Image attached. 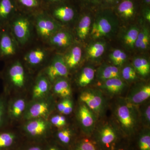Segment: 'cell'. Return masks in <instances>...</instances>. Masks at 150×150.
<instances>
[{"mask_svg": "<svg viewBox=\"0 0 150 150\" xmlns=\"http://www.w3.org/2000/svg\"><path fill=\"white\" fill-rule=\"evenodd\" d=\"M49 82L44 77H41L36 83L33 91V97L34 99L40 98L44 96L49 89Z\"/></svg>", "mask_w": 150, "mask_h": 150, "instance_id": "83f0119b", "label": "cell"}, {"mask_svg": "<svg viewBox=\"0 0 150 150\" xmlns=\"http://www.w3.org/2000/svg\"><path fill=\"white\" fill-rule=\"evenodd\" d=\"M133 67L137 73L142 77H146L149 74L150 63L146 58L139 57L135 58L133 61Z\"/></svg>", "mask_w": 150, "mask_h": 150, "instance_id": "cb8c5ba5", "label": "cell"}, {"mask_svg": "<svg viewBox=\"0 0 150 150\" xmlns=\"http://www.w3.org/2000/svg\"><path fill=\"white\" fill-rule=\"evenodd\" d=\"M57 108L59 112L64 115H69L72 112L73 103L72 100L68 98H65L57 105Z\"/></svg>", "mask_w": 150, "mask_h": 150, "instance_id": "74e56055", "label": "cell"}, {"mask_svg": "<svg viewBox=\"0 0 150 150\" xmlns=\"http://www.w3.org/2000/svg\"><path fill=\"white\" fill-rule=\"evenodd\" d=\"M54 16L56 18L64 22L72 20L75 16V12L71 8L63 6L57 8L54 12Z\"/></svg>", "mask_w": 150, "mask_h": 150, "instance_id": "4316f807", "label": "cell"}, {"mask_svg": "<svg viewBox=\"0 0 150 150\" xmlns=\"http://www.w3.org/2000/svg\"><path fill=\"white\" fill-rule=\"evenodd\" d=\"M118 22L114 14L110 11L99 13L92 25L91 35L94 39L108 37L117 30Z\"/></svg>", "mask_w": 150, "mask_h": 150, "instance_id": "7a4b0ae2", "label": "cell"}, {"mask_svg": "<svg viewBox=\"0 0 150 150\" xmlns=\"http://www.w3.org/2000/svg\"><path fill=\"white\" fill-rule=\"evenodd\" d=\"M16 49L12 38L8 31L1 30L0 58L5 59L16 54Z\"/></svg>", "mask_w": 150, "mask_h": 150, "instance_id": "8fae6325", "label": "cell"}, {"mask_svg": "<svg viewBox=\"0 0 150 150\" xmlns=\"http://www.w3.org/2000/svg\"><path fill=\"white\" fill-rule=\"evenodd\" d=\"M86 1L90 2L96 3L98 1V0H84Z\"/></svg>", "mask_w": 150, "mask_h": 150, "instance_id": "7dc6e473", "label": "cell"}, {"mask_svg": "<svg viewBox=\"0 0 150 150\" xmlns=\"http://www.w3.org/2000/svg\"><path fill=\"white\" fill-rule=\"evenodd\" d=\"M114 115L122 135L127 138L134 136L141 121L137 106L129 103L125 98H118L115 104Z\"/></svg>", "mask_w": 150, "mask_h": 150, "instance_id": "6da1fadb", "label": "cell"}, {"mask_svg": "<svg viewBox=\"0 0 150 150\" xmlns=\"http://www.w3.org/2000/svg\"><path fill=\"white\" fill-rule=\"evenodd\" d=\"M116 10L119 16L125 19H129L134 16L136 10L132 0H123L118 5Z\"/></svg>", "mask_w": 150, "mask_h": 150, "instance_id": "ac0fdd59", "label": "cell"}, {"mask_svg": "<svg viewBox=\"0 0 150 150\" xmlns=\"http://www.w3.org/2000/svg\"><path fill=\"white\" fill-rule=\"evenodd\" d=\"M36 28L40 36L44 38H50L60 30L61 25L54 20L40 16L36 19Z\"/></svg>", "mask_w": 150, "mask_h": 150, "instance_id": "8992f818", "label": "cell"}, {"mask_svg": "<svg viewBox=\"0 0 150 150\" xmlns=\"http://www.w3.org/2000/svg\"><path fill=\"white\" fill-rule=\"evenodd\" d=\"M51 122L56 127H62L67 124V119L64 115H56L51 118Z\"/></svg>", "mask_w": 150, "mask_h": 150, "instance_id": "ab89813d", "label": "cell"}, {"mask_svg": "<svg viewBox=\"0 0 150 150\" xmlns=\"http://www.w3.org/2000/svg\"><path fill=\"white\" fill-rule=\"evenodd\" d=\"M106 44L103 41H97L89 45L86 48L88 58L91 59H98L104 54Z\"/></svg>", "mask_w": 150, "mask_h": 150, "instance_id": "7402d4cb", "label": "cell"}, {"mask_svg": "<svg viewBox=\"0 0 150 150\" xmlns=\"http://www.w3.org/2000/svg\"><path fill=\"white\" fill-rule=\"evenodd\" d=\"M137 144L139 150H150V132L149 128H145L140 132L137 137Z\"/></svg>", "mask_w": 150, "mask_h": 150, "instance_id": "d6a6232c", "label": "cell"}, {"mask_svg": "<svg viewBox=\"0 0 150 150\" xmlns=\"http://www.w3.org/2000/svg\"><path fill=\"white\" fill-rule=\"evenodd\" d=\"M100 88L110 95L121 93L126 87V84L121 77L114 78L101 82Z\"/></svg>", "mask_w": 150, "mask_h": 150, "instance_id": "7c38bea8", "label": "cell"}, {"mask_svg": "<svg viewBox=\"0 0 150 150\" xmlns=\"http://www.w3.org/2000/svg\"><path fill=\"white\" fill-rule=\"evenodd\" d=\"M96 76L101 82L112 78L121 77V71L118 67L114 65L105 64L98 68Z\"/></svg>", "mask_w": 150, "mask_h": 150, "instance_id": "4fadbf2b", "label": "cell"}, {"mask_svg": "<svg viewBox=\"0 0 150 150\" xmlns=\"http://www.w3.org/2000/svg\"><path fill=\"white\" fill-rule=\"evenodd\" d=\"M51 45L58 47H66L70 46L73 41L71 33L67 31L59 30L49 38Z\"/></svg>", "mask_w": 150, "mask_h": 150, "instance_id": "2e32d148", "label": "cell"}, {"mask_svg": "<svg viewBox=\"0 0 150 150\" xmlns=\"http://www.w3.org/2000/svg\"><path fill=\"white\" fill-rule=\"evenodd\" d=\"M95 75L94 69L91 66L84 67L79 76L78 83L81 87H85L93 80Z\"/></svg>", "mask_w": 150, "mask_h": 150, "instance_id": "603a6c76", "label": "cell"}, {"mask_svg": "<svg viewBox=\"0 0 150 150\" xmlns=\"http://www.w3.org/2000/svg\"><path fill=\"white\" fill-rule=\"evenodd\" d=\"M54 92L59 96L67 98L71 96V89L69 82L64 78H58L54 85Z\"/></svg>", "mask_w": 150, "mask_h": 150, "instance_id": "44dd1931", "label": "cell"}, {"mask_svg": "<svg viewBox=\"0 0 150 150\" xmlns=\"http://www.w3.org/2000/svg\"><path fill=\"white\" fill-rule=\"evenodd\" d=\"M80 100L89 108L97 117L102 116L106 108V100L101 91L93 88L85 89L79 96Z\"/></svg>", "mask_w": 150, "mask_h": 150, "instance_id": "277c9868", "label": "cell"}, {"mask_svg": "<svg viewBox=\"0 0 150 150\" xmlns=\"http://www.w3.org/2000/svg\"><path fill=\"white\" fill-rule=\"evenodd\" d=\"M18 1L26 7H36L38 4L37 0H18Z\"/></svg>", "mask_w": 150, "mask_h": 150, "instance_id": "60d3db41", "label": "cell"}, {"mask_svg": "<svg viewBox=\"0 0 150 150\" xmlns=\"http://www.w3.org/2000/svg\"><path fill=\"white\" fill-rule=\"evenodd\" d=\"M12 30L16 38L21 44H25L29 40L30 24L27 18L21 17L17 19L13 23Z\"/></svg>", "mask_w": 150, "mask_h": 150, "instance_id": "9c48e42d", "label": "cell"}, {"mask_svg": "<svg viewBox=\"0 0 150 150\" xmlns=\"http://www.w3.org/2000/svg\"><path fill=\"white\" fill-rule=\"evenodd\" d=\"M138 108L140 121L144 126L149 127L150 124V104L149 101H146L139 105Z\"/></svg>", "mask_w": 150, "mask_h": 150, "instance_id": "836d02e7", "label": "cell"}, {"mask_svg": "<svg viewBox=\"0 0 150 150\" xmlns=\"http://www.w3.org/2000/svg\"><path fill=\"white\" fill-rule=\"evenodd\" d=\"M13 10L11 0H0V28L6 23Z\"/></svg>", "mask_w": 150, "mask_h": 150, "instance_id": "d6986e66", "label": "cell"}, {"mask_svg": "<svg viewBox=\"0 0 150 150\" xmlns=\"http://www.w3.org/2000/svg\"><path fill=\"white\" fill-rule=\"evenodd\" d=\"M110 60L113 63V65L119 67L123 64L126 59L127 56L125 52L120 49H115L109 56Z\"/></svg>", "mask_w": 150, "mask_h": 150, "instance_id": "d590c367", "label": "cell"}, {"mask_svg": "<svg viewBox=\"0 0 150 150\" xmlns=\"http://www.w3.org/2000/svg\"><path fill=\"white\" fill-rule=\"evenodd\" d=\"M104 1L108 4H115V3L117 2H118L119 0H104Z\"/></svg>", "mask_w": 150, "mask_h": 150, "instance_id": "bcb514c9", "label": "cell"}, {"mask_svg": "<svg viewBox=\"0 0 150 150\" xmlns=\"http://www.w3.org/2000/svg\"><path fill=\"white\" fill-rule=\"evenodd\" d=\"M1 28H0V32H1Z\"/></svg>", "mask_w": 150, "mask_h": 150, "instance_id": "f907efd6", "label": "cell"}, {"mask_svg": "<svg viewBox=\"0 0 150 150\" xmlns=\"http://www.w3.org/2000/svg\"><path fill=\"white\" fill-rule=\"evenodd\" d=\"M25 108V100L24 99L17 100L13 103L10 108V114L12 118H18L21 115Z\"/></svg>", "mask_w": 150, "mask_h": 150, "instance_id": "e575fe53", "label": "cell"}, {"mask_svg": "<svg viewBox=\"0 0 150 150\" xmlns=\"http://www.w3.org/2000/svg\"><path fill=\"white\" fill-rule=\"evenodd\" d=\"M47 130V125L45 121L41 120H33L26 124L25 130L32 138H40L45 135Z\"/></svg>", "mask_w": 150, "mask_h": 150, "instance_id": "5bb4252c", "label": "cell"}, {"mask_svg": "<svg viewBox=\"0 0 150 150\" xmlns=\"http://www.w3.org/2000/svg\"><path fill=\"white\" fill-rule=\"evenodd\" d=\"M140 30L136 25L131 26L127 30L123 36V42L128 48L132 49L135 47V43Z\"/></svg>", "mask_w": 150, "mask_h": 150, "instance_id": "f546056e", "label": "cell"}, {"mask_svg": "<svg viewBox=\"0 0 150 150\" xmlns=\"http://www.w3.org/2000/svg\"><path fill=\"white\" fill-rule=\"evenodd\" d=\"M44 150H66V148L63 147L61 145H58V144L50 145L47 147Z\"/></svg>", "mask_w": 150, "mask_h": 150, "instance_id": "b9f144b4", "label": "cell"}, {"mask_svg": "<svg viewBox=\"0 0 150 150\" xmlns=\"http://www.w3.org/2000/svg\"><path fill=\"white\" fill-rule=\"evenodd\" d=\"M49 1H59V0H48Z\"/></svg>", "mask_w": 150, "mask_h": 150, "instance_id": "681fc988", "label": "cell"}, {"mask_svg": "<svg viewBox=\"0 0 150 150\" xmlns=\"http://www.w3.org/2000/svg\"><path fill=\"white\" fill-rule=\"evenodd\" d=\"M77 116L81 129L85 137H91L95 130L97 118L96 114L81 103L78 108Z\"/></svg>", "mask_w": 150, "mask_h": 150, "instance_id": "5b68a950", "label": "cell"}, {"mask_svg": "<svg viewBox=\"0 0 150 150\" xmlns=\"http://www.w3.org/2000/svg\"><path fill=\"white\" fill-rule=\"evenodd\" d=\"M6 76L11 83L18 88H22L25 84L24 68L21 63L18 61L11 65L7 71Z\"/></svg>", "mask_w": 150, "mask_h": 150, "instance_id": "30bf717a", "label": "cell"}, {"mask_svg": "<svg viewBox=\"0 0 150 150\" xmlns=\"http://www.w3.org/2000/svg\"><path fill=\"white\" fill-rule=\"evenodd\" d=\"M46 56L45 51L41 49H34L30 51L25 57V59L31 65L39 64L43 62Z\"/></svg>", "mask_w": 150, "mask_h": 150, "instance_id": "1f68e13d", "label": "cell"}, {"mask_svg": "<svg viewBox=\"0 0 150 150\" xmlns=\"http://www.w3.org/2000/svg\"><path fill=\"white\" fill-rule=\"evenodd\" d=\"M91 138L100 150H113L120 143L121 135L112 124L107 123L94 131Z\"/></svg>", "mask_w": 150, "mask_h": 150, "instance_id": "3957f363", "label": "cell"}, {"mask_svg": "<svg viewBox=\"0 0 150 150\" xmlns=\"http://www.w3.org/2000/svg\"><path fill=\"white\" fill-rule=\"evenodd\" d=\"M70 150H100L91 137H85L77 140Z\"/></svg>", "mask_w": 150, "mask_h": 150, "instance_id": "d4e9b609", "label": "cell"}, {"mask_svg": "<svg viewBox=\"0 0 150 150\" xmlns=\"http://www.w3.org/2000/svg\"><path fill=\"white\" fill-rule=\"evenodd\" d=\"M150 97V85L141 84L133 88L125 99L129 103L138 106L146 101Z\"/></svg>", "mask_w": 150, "mask_h": 150, "instance_id": "52a82bcc", "label": "cell"}, {"mask_svg": "<svg viewBox=\"0 0 150 150\" xmlns=\"http://www.w3.org/2000/svg\"><path fill=\"white\" fill-rule=\"evenodd\" d=\"M82 51L79 46H74L63 56L68 69H73L78 66L81 60Z\"/></svg>", "mask_w": 150, "mask_h": 150, "instance_id": "9a60e30c", "label": "cell"}, {"mask_svg": "<svg viewBox=\"0 0 150 150\" xmlns=\"http://www.w3.org/2000/svg\"><path fill=\"white\" fill-rule=\"evenodd\" d=\"M121 76L126 81L133 82L137 79V73L133 66L128 65L122 69Z\"/></svg>", "mask_w": 150, "mask_h": 150, "instance_id": "8d00e7d4", "label": "cell"}, {"mask_svg": "<svg viewBox=\"0 0 150 150\" xmlns=\"http://www.w3.org/2000/svg\"><path fill=\"white\" fill-rule=\"evenodd\" d=\"M49 104L44 102H38L32 105L26 115L27 119H30L46 116L49 112Z\"/></svg>", "mask_w": 150, "mask_h": 150, "instance_id": "e0dca14e", "label": "cell"}, {"mask_svg": "<svg viewBox=\"0 0 150 150\" xmlns=\"http://www.w3.org/2000/svg\"><path fill=\"white\" fill-rule=\"evenodd\" d=\"M45 149L42 146L38 145H34L30 146L24 150H44Z\"/></svg>", "mask_w": 150, "mask_h": 150, "instance_id": "7bdbcfd3", "label": "cell"}, {"mask_svg": "<svg viewBox=\"0 0 150 150\" xmlns=\"http://www.w3.org/2000/svg\"><path fill=\"white\" fill-rule=\"evenodd\" d=\"M46 73L51 81L67 77L69 74V69L63 56L59 55L55 56L51 64L47 68Z\"/></svg>", "mask_w": 150, "mask_h": 150, "instance_id": "ba28073f", "label": "cell"}, {"mask_svg": "<svg viewBox=\"0 0 150 150\" xmlns=\"http://www.w3.org/2000/svg\"><path fill=\"white\" fill-rule=\"evenodd\" d=\"M113 150H132V149L126 146H121L119 145V144Z\"/></svg>", "mask_w": 150, "mask_h": 150, "instance_id": "f6af8a7d", "label": "cell"}, {"mask_svg": "<svg viewBox=\"0 0 150 150\" xmlns=\"http://www.w3.org/2000/svg\"><path fill=\"white\" fill-rule=\"evenodd\" d=\"M91 18L88 15H85L79 22L76 28L78 37L84 40L87 37L91 29Z\"/></svg>", "mask_w": 150, "mask_h": 150, "instance_id": "ffe728a7", "label": "cell"}, {"mask_svg": "<svg viewBox=\"0 0 150 150\" xmlns=\"http://www.w3.org/2000/svg\"><path fill=\"white\" fill-rule=\"evenodd\" d=\"M16 136L11 132H0V150H9L15 145Z\"/></svg>", "mask_w": 150, "mask_h": 150, "instance_id": "f1b7e54d", "label": "cell"}, {"mask_svg": "<svg viewBox=\"0 0 150 150\" xmlns=\"http://www.w3.org/2000/svg\"><path fill=\"white\" fill-rule=\"evenodd\" d=\"M6 112V103L3 96H0V129H1L5 120Z\"/></svg>", "mask_w": 150, "mask_h": 150, "instance_id": "f35d334b", "label": "cell"}, {"mask_svg": "<svg viewBox=\"0 0 150 150\" xmlns=\"http://www.w3.org/2000/svg\"><path fill=\"white\" fill-rule=\"evenodd\" d=\"M56 139L59 144L66 149L70 146L72 147L74 144L73 133L69 129H63L58 131L56 134Z\"/></svg>", "mask_w": 150, "mask_h": 150, "instance_id": "484cf974", "label": "cell"}, {"mask_svg": "<svg viewBox=\"0 0 150 150\" xmlns=\"http://www.w3.org/2000/svg\"><path fill=\"white\" fill-rule=\"evenodd\" d=\"M144 1L147 4L149 5L150 4V0H144Z\"/></svg>", "mask_w": 150, "mask_h": 150, "instance_id": "c3c4849f", "label": "cell"}, {"mask_svg": "<svg viewBox=\"0 0 150 150\" xmlns=\"http://www.w3.org/2000/svg\"><path fill=\"white\" fill-rule=\"evenodd\" d=\"M144 16L145 19L149 22H150V11L149 9H145L144 12Z\"/></svg>", "mask_w": 150, "mask_h": 150, "instance_id": "ee69618b", "label": "cell"}, {"mask_svg": "<svg viewBox=\"0 0 150 150\" xmlns=\"http://www.w3.org/2000/svg\"><path fill=\"white\" fill-rule=\"evenodd\" d=\"M150 43V33L147 28L140 30L136 40L135 47L141 50L147 49Z\"/></svg>", "mask_w": 150, "mask_h": 150, "instance_id": "4dcf8cb0", "label": "cell"}]
</instances>
